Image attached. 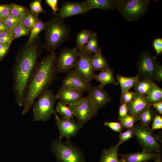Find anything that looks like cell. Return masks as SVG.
I'll return each mask as SVG.
<instances>
[{
	"label": "cell",
	"mask_w": 162,
	"mask_h": 162,
	"mask_svg": "<svg viewBox=\"0 0 162 162\" xmlns=\"http://www.w3.org/2000/svg\"><path fill=\"white\" fill-rule=\"evenodd\" d=\"M116 79L120 84L121 89V95L136 85L139 80L137 75L132 77H127L121 75H118Z\"/></svg>",
	"instance_id": "obj_22"
},
{
	"label": "cell",
	"mask_w": 162,
	"mask_h": 162,
	"mask_svg": "<svg viewBox=\"0 0 162 162\" xmlns=\"http://www.w3.org/2000/svg\"><path fill=\"white\" fill-rule=\"evenodd\" d=\"M92 68L94 72L110 68V66L101 53V49L94 54L92 60Z\"/></svg>",
	"instance_id": "obj_23"
},
{
	"label": "cell",
	"mask_w": 162,
	"mask_h": 162,
	"mask_svg": "<svg viewBox=\"0 0 162 162\" xmlns=\"http://www.w3.org/2000/svg\"><path fill=\"white\" fill-rule=\"evenodd\" d=\"M8 30L10 29L3 22L0 20V32Z\"/></svg>",
	"instance_id": "obj_50"
},
{
	"label": "cell",
	"mask_w": 162,
	"mask_h": 162,
	"mask_svg": "<svg viewBox=\"0 0 162 162\" xmlns=\"http://www.w3.org/2000/svg\"><path fill=\"white\" fill-rule=\"evenodd\" d=\"M62 86L82 92H88L91 86L90 82L72 71L67 74L62 81Z\"/></svg>",
	"instance_id": "obj_15"
},
{
	"label": "cell",
	"mask_w": 162,
	"mask_h": 162,
	"mask_svg": "<svg viewBox=\"0 0 162 162\" xmlns=\"http://www.w3.org/2000/svg\"><path fill=\"white\" fill-rule=\"evenodd\" d=\"M123 128L127 129L132 128L134 123L138 120V116L128 114L124 117L118 119Z\"/></svg>",
	"instance_id": "obj_33"
},
{
	"label": "cell",
	"mask_w": 162,
	"mask_h": 162,
	"mask_svg": "<svg viewBox=\"0 0 162 162\" xmlns=\"http://www.w3.org/2000/svg\"><path fill=\"white\" fill-rule=\"evenodd\" d=\"M152 104L148 106L138 115V120L141 124L149 126L156 115Z\"/></svg>",
	"instance_id": "obj_25"
},
{
	"label": "cell",
	"mask_w": 162,
	"mask_h": 162,
	"mask_svg": "<svg viewBox=\"0 0 162 162\" xmlns=\"http://www.w3.org/2000/svg\"><path fill=\"white\" fill-rule=\"evenodd\" d=\"M47 22H44L39 19L30 32L28 40L26 43L27 44H31L34 40L38 37L39 34L44 30L47 25Z\"/></svg>",
	"instance_id": "obj_28"
},
{
	"label": "cell",
	"mask_w": 162,
	"mask_h": 162,
	"mask_svg": "<svg viewBox=\"0 0 162 162\" xmlns=\"http://www.w3.org/2000/svg\"><path fill=\"white\" fill-rule=\"evenodd\" d=\"M14 39L28 35L30 31L21 23H19L15 28L10 30Z\"/></svg>",
	"instance_id": "obj_34"
},
{
	"label": "cell",
	"mask_w": 162,
	"mask_h": 162,
	"mask_svg": "<svg viewBox=\"0 0 162 162\" xmlns=\"http://www.w3.org/2000/svg\"><path fill=\"white\" fill-rule=\"evenodd\" d=\"M104 124L116 132L120 133L122 130L123 128L119 122L107 121L105 122Z\"/></svg>",
	"instance_id": "obj_40"
},
{
	"label": "cell",
	"mask_w": 162,
	"mask_h": 162,
	"mask_svg": "<svg viewBox=\"0 0 162 162\" xmlns=\"http://www.w3.org/2000/svg\"><path fill=\"white\" fill-rule=\"evenodd\" d=\"M55 110L62 117L74 119V115L69 106L60 101L57 103Z\"/></svg>",
	"instance_id": "obj_31"
},
{
	"label": "cell",
	"mask_w": 162,
	"mask_h": 162,
	"mask_svg": "<svg viewBox=\"0 0 162 162\" xmlns=\"http://www.w3.org/2000/svg\"><path fill=\"white\" fill-rule=\"evenodd\" d=\"M10 15L20 20L29 12L27 8L16 4H11Z\"/></svg>",
	"instance_id": "obj_32"
},
{
	"label": "cell",
	"mask_w": 162,
	"mask_h": 162,
	"mask_svg": "<svg viewBox=\"0 0 162 162\" xmlns=\"http://www.w3.org/2000/svg\"><path fill=\"white\" fill-rule=\"evenodd\" d=\"M78 62L72 71L90 82L94 74L92 68V60L94 54H86L79 52Z\"/></svg>",
	"instance_id": "obj_12"
},
{
	"label": "cell",
	"mask_w": 162,
	"mask_h": 162,
	"mask_svg": "<svg viewBox=\"0 0 162 162\" xmlns=\"http://www.w3.org/2000/svg\"><path fill=\"white\" fill-rule=\"evenodd\" d=\"M56 57L55 52L50 53L38 62L26 88L22 114L28 112L38 97L58 79Z\"/></svg>",
	"instance_id": "obj_2"
},
{
	"label": "cell",
	"mask_w": 162,
	"mask_h": 162,
	"mask_svg": "<svg viewBox=\"0 0 162 162\" xmlns=\"http://www.w3.org/2000/svg\"><path fill=\"white\" fill-rule=\"evenodd\" d=\"M14 40L13 35L1 38L0 39V44H11L12 41Z\"/></svg>",
	"instance_id": "obj_47"
},
{
	"label": "cell",
	"mask_w": 162,
	"mask_h": 162,
	"mask_svg": "<svg viewBox=\"0 0 162 162\" xmlns=\"http://www.w3.org/2000/svg\"><path fill=\"white\" fill-rule=\"evenodd\" d=\"M92 32L91 30L83 29L77 34L75 47L79 52L87 42Z\"/></svg>",
	"instance_id": "obj_26"
},
{
	"label": "cell",
	"mask_w": 162,
	"mask_h": 162,
	"mask_svg": "<svg viewBox=\"0 0 162 162\" xmlns=\"http://www.w3.org/2000/svg\"><path fill=\"white\" fill-rule=\"evenodd\" d=\"M128 107L127 104H121L119 109L118 119L122 118L128 114Z\"/></svg>",
	"instance_id": "obj_45"
},
{
	"label": "cell",
	"mask_w": 162,
	"mask_h": 162,
	"mask_svg": "<svg viewBox=\"0 0 162 162\" xmlns=\"http://www.w3.org/2000/svg\"><path fill=\"white\" fill-rule=\"evenodd\" d=\"M162 128V118L159 115H156L152 121L151 130L153 131Z\"/></svg>",
	"instance_id": "obj_41"
},
{
	"label": "cell",
	"mask_w": 162,
	"mask_h": 162,
	"mask_svg": "<svg viewBox=\"0 0 162 162\" xmlns=\"http://www.w3.org/2000/svg\"><path fill=\"white\" fill-rule=\"evenodd\" d=\"M79 56V52L76 47L62 49L56 58V68L58 72L67 74L71 72L76 65Z\"/></svg>",
	"instance_id": "obj_8"
},
{
	"label": "cell",
	"mask_w": 162,
	"mask_h": 162,
	"mask_svg": "<svg viewBox=\"0 0 162 162\" xmlns=\"http://www.w3.org/2000/svg\"><path fill=\"white\" fill-rule=\"evenodd\" d=\"M154 159V162H162L160 152L158 153L157 155Z\"/></svg>",
	"instance_id": "obj_51"
},
{
	"label": "cell",
	"mask_w": 162,
	"mask_h": 162,
	"mask_svg": "<svg viewBox=\"0 0 162 162\" xmlns=\"http://www.w3.org/2000/svg\"><path fill=\"white\" fill-rule=\"evenodd\" d=\"M119 143L112 146L102 151L99 162H124L122 159L118 158Z\"/></svg>",
	"instance_id": "obj_21"
},
{
	"label": "cell",
	"mask_w": 162,
	"mask_h": 162,
	"mask_svg": "<svg viewBox=\"0 0 162 162\" xmlns=\"http://www.w3.org/2000/svg\"><path fill=\"white\" fill-rule=\"evenodd\" d=\"M154 80L158 82L162 80V66L158 63L155 72Z\"/></svg>",
	"instance_id": "obj_46"
},
{
	"label": "cell",
	"mask_w": 162,
	"mask_h": 162,
	"mask_svg": "<svg viewBox=\"0 0 162 162\" xmlns=\"http://www.w3.org/2000/svg\"><path fill=\"white\" fill-rule=\"evenodd\" d=\"M147 101L152 104L162 100V88L154 83L148 94L146 96Z\"/></svg>",
	"instance_id": "obj_29"
},
{
	"label": "cell",
	"mask_w": 162,
	"mask_h": 162,
	"mask_svg": "<svg viewBox=\"0 0 162 162\" xmlns=\"http://www.w3.org/2000/svg\"><path fill=\"white\" fill-rule=\"evenodd\" d=\"M158 153L142 151L130 154H121L118 156L124 162H148L154 159Z\"/></svg>",
	"instance_id": "obj_18"
},
{
	"label": "cell",
	"mask_w": 162,
	"mask_h": 162,
	"mask_svg": "<svg viewBox=\"0 0 162 162\" xmlns=\"http://www.w3.org/2000/svg\"><path fill=\"white\" fill-rule=\"evenodd\" d=\"M55 116L56 124L59 132V138L60 139L63 137L69 139L71 137H74L83 126V124L74 119L60 118L57 114Z\"/></svg>",
	"instance_id": "obj_11"
},
{
	"label": "cell",
	"mask_w": 162,
	"mask_h": 162,
	"mask_svg": "<svg viewBox=\"0 0 162 162\" xmlns=\"http://www.w3.org/2000/svg\"><path fill=\"white\" fill-rule=\"evenodd\" d=\"M156 58L147 52L140 55L137 64L139 80H148L154 82L158 63Z\"/></svg>",
	"instance_id": "obj_9"
},
{
	"label": "cell",
	"mask_w": 162,
	"mask_h": 162,
	"mask_svg": "<svg viewBox=\"0 0 162 162\" xmlns=\"http://www.w3.org/2000/svg\"></svg>",
	"instance_id": "obj_52"
},
{
	"label": "cell",
	"mask_w": 162,
	"mask_h": 162,
	"mask_svg": "<svg viewBox=\"0 0 162 162\" xmlns=\"http://www.w3.org/2000/svg\"><path fill=\"white\" fill-rule=\"evenodd\" d=\"M151 104L147 100L146 96L136 92L132 100L127 104L128 114L138 116Z\"/></svg>",
	"instance_id": "obj_17"
},
{
	"label": "cell",
	"mask_w": 162,
	"mask_h": 162,
	"mask_svg": "<svg viewBox=\"0 0 162 162\" xmlns=\"http://www.w3.org/2000/svg\"><path fill=\"white\" fill-rule=\"evenodd\" d=\"M68 106L77 121L83 124L94 117L98 111L87 97H83L76 105Z\"/></svg>",
	"instance_id": "obj_10"
},
{
	"label": "cell",
	"mask_w": 162,
	"mask_h": 162,
	"mask_svg": "<svg viewBox=\"0 0 162 162\" xmlns=\"http://www.w3.org/2000/svg\"><path fill=\"white\" fill-rule=\"evenodd\" d=\"M39 19L38 15L30 10L28 13L20 20V23L31 31Z\"/></svg>",
	"instance_id": "obj_30"
},
{
	"label": "cell",
	"mask_w": 162,
	"mask_h": 162,
	"mask_svg": "<svg viewBox=\"0 0 162 162\" xmlns=\"http://www.w3.org/2000/svg\"><path fill=\"white\" fill-rule=\"evenodd\" d=\"M46 2L53 10L54 16H57V12L59 9L58 6L57 0H46Z\"/></svg>",
	"instance_id": "obj_44"
},
{
	"label": "cell",
	"mask_w": 162,
	"mask_h": 162,
	"mask_svg": "<svg viewBox=\"0 0 162 162\" xmlns=\"http://www.w3.org/2000/svg\"><path fill=\"white\" fill-rule=\"evenodd\" d=\"M43 48L38 36L31 44L22 45L17 52L11 72L14 94L20 106H23L27 86L38 63Z\"/></svg>",
	"instance_id": "obj_1"
},
{
	"label": "cell",
	"mask_w": 162,
	"mask_h": 162,
	"mask_svg": "<svg viewBox=\"0 0 162 162\" xmlns=\"http://www.w3.org/2000/svg\"><path fill=\"white\" fill-rule=\"evenodd\" d=\"M100 49L98 44L97 34L96 33L92 32L88 41L80 52L94 54Z\"/></svg>",
	"instance_id": "obj_24"
},
{
	"label": "cell",
	"mask_w": 162,
	"mask_h": 162,
	"mask_svg": "<svg viewBox=\"0 0 162 162\" xmlns=\"http://www.w3.org/2000/svg\"><path fill=\"white\" fill-rule=\"evenodd\" d=\"M13 35L10 30H8L0 32V39Z\"/></svg>",
	"instance_id": "obj_49"
},
{
	"label": "cell",
	"mask_w": 162,
	"mask_h": 162,
	"mask_svg": "<svg viewBox=\"0 0 162 162\" xmlns=\"http://www.w3.org/2000/svg\"><path fill=\"white\" fill-rule=\"evenodd\" d=\"M47 22L44 30L45 42L43 48L50 53L55 52L70 38L71 29L64 19L57 16H54Z\"/></svg>",
	"instance_id": "obj_3"
},
{
	"label": "cell",
	"mask_w": 162,
	"mask_h": 162,
	"mask_svg": "<svg viewBox=\"0 0 162 162\" xmlns=\"http://www.w3.org/2000/svg\"><path fill=\"white\" fill-rule=\"evenodd\" d=\"M136 92L128 91L122 95L120 98V104H128L133 99Z\"/></svg>",
	"instance_id": "obj_39"
},
{
	"label": "cell",
	"mask_w": 162,
	"mask_h": 162,
	"mask_svg": "<svg viewBox=\"0 0 162 162\" xmlns=\"http://www.w3.org/2000/svg\"><path fill=\"white\" fill-rule=\"evenodd\" d=\"M37 99L32 106L33 121H46L57 114L54 106L57 99L52 90H46Z\"/></svg>",
	"instance_id": "obj_5"
},
{
	"label": "cell",
	"mask_w": 162,
	"mask_h": 162,
	"mask_svg": "<svg viewBox=\"0 0 162 162\" xmlns=\"http://www.w3.org/2000/svg\"><path fill=\"white\" fill-rule=\"evenodd\" d=\"M82 3L88 7L90 10L92 9H98L107 10L117 7L118 1L111 0H86Z\"/></svg>",
	"instance_id": "obj_20"
},
{
	"label": "cell",
	"mask_w": 162,
	"mask_h": 162,
	"mask_svg": "<svg viewBox=\"0 0 162 162\" xmlns=\"http://www.w3.org/2000/svg\"><path fill=\"white\" fill-rule=\"evenodd\" d=\"M50 147L57 162H86L82 152L69 139L65 141L59 138L53 140Z\"/></svg>",
	"instance_id": "obj_4"
},
{
	"label": "cell",
	"mask_w": 162,
	"mask_h": 162,
	"mask_svg": "<svg viewBox=\"0 0 162 162\" xmlns=\"http://www.w3.org/2000/svg\"><path fill=\"white\" fill-rule=\"evenodd\" d=\"M153 107L156 109L159 113L162 114V101L151 104Z\"/></svg>",
	"instance_id": "obj_48"
},
{
	"label": "cell",
	"mask_w": 162,
	"mask_h": 162,
	"mask_svg": "<svg viewBox=\"0 0 162 162\" xmlns=\"http://www.w3.org/2000/svg\"><path fill=\"white\" fill-rule=\"evenodd\" d=\"M41 1L40 0H36L32 1L29 4L30 11L38 15L40 13H45L46 12L43 9L41 5Z\"/></svg>",
	"instance_id": "obj_36"
},
{
	"label": "cell",
	"mask_w": 162,
	"mask_h": 162,
	"mask_svg": "<svg viewBox=\"0 0 162 162\" xmlns=\"http://www.w3.org/2000/svg\"><path fill=\"white\" fill-rule=\"evenodd\" d=\"M11 44H0V60H1L7 54Z\"/></svg>",
	"instance_id": "obj_43"
},
{
	"label": "cell",
	"mask_w": 162,
	"mask_h": 162,
	"mask_svg": "<svg viewBox=\"0 0 162 162\" xmlns=\"http://www.w3.org/2000/svg\"><path fill=\"white\" fill-rule=\"evenodd\" d=\"M153 44L156 52L155 56H154L156 58V56L162 52V39L159 38L155 39L153 42Z\"/></svg>",
	"instance_id": "obj_42"
},
{
	"label": "cell",
	"mask_w": 162,
	"mask_h": 162,
	"mask_svg": "<svg viewBox=\"0 0 162 162\" xmlns=\"http://www.w3.org/2000/svg\"><path fill=\"white\" fill-rule=\"evenodd\" d=\"M150 0L118 1L117 7L122 16L128 21H137L148 10Z\"/></svg>",
	"instance_id": "obj_7"
},
{
	"label": "cell",
	"mask_w": 162,
	"mask_h": 162,
	"mask_svg": "<svg viewBox=\"0 0 162 162\" xmlns=\"http://www.w3.org/2000/svg\"><path fill=\"white\" fill-rule=\"evenodd\" d=\"M12 30L20 23V19L10 15L6 18L1 20Z\"/></svg>",
	"instance_id": "obj_37"
},
{
	"label": "cell",
	"mask_w": 162,
	"mask_h": 162,
	"mask_svg": "<svg viewBox=\"0 0 162 162\" xmlns=\"http://www.w3.org/2000/svg\"><path fill=\"white\" fill-rule=\"evenodd\" d=\"M135 134L133 127L127 129L125 132L120 133L119 135V142L120 145L131 138L134 137Z\"/></svg>",
	"instance_id": "obj_35"
},
{
	"label": "cell",
	"mask_w": 162,
	"mask_h": 162,
	"mask_svg": "<svg viewBox=\"0 0 162 162\" xmlns=\"http://www.w3.org/2000/svg\"><path fill=\"white\" fill-rule=\"evenodd\" d=\"M11 4L0 5V20L6 18L10 15Z\"/></svg>",
	"instance_id": "obj_38"
},
{
	"label": "cell",
	"mask_w": 162,
	"mask_h": 162,
	"mask_svg": "<svg viewBox=\"0 0 162 162\" xmlns=\"http://www.w3.org/2000/svg\"><path fill=\"white\" fill-rule=\"evenodd\" d=\"M87 97L91 101L95 107L98 110L110 102L111 98L109 94L99 85L91 87Z\"/></svg>",
	"instance_id": "obj_16"
},
{
	"label": "cell",
	"mask_w": 162,
	"mask_h": 162,
	"mask_svg": "<svg viewBox=\"0 0 162 162\" xmlns=\"http://www.w3.org/2000/svg\"><path fill=\"white\" fill-rule=\"evenodd\" d=\"M113 72V70L111 68L102 70L98 74H94L93 79L100 82L99 86L103 88L109 84L117 85L118 82L114 77Z\"/></svg>",
	"instance_id": "obj_19"
},
{
	"label": "cell",
	"mask_w": 162,
	"mask_h": 162,
	"mask_svg": "<svg viewBox=\"0 0 162 162\" xmlns=\"http://www.w3.org/2000/svg\"><path fill=\"white\" fill-rule=\"evenodd\" d=\"M90 10L89 8L82 2L66 1L62 4L57 16L64 19L66 17L86 13Z\"/></svg>",
	"instance_id": "obj_13"
},
{
	"label": "cell",
	"mask_w": 162,
	"mask_h": 162,
	"mask_svg": "<svg viewBox=\"0 0 162 162\" xmlns=\"http://www.w3.org/2000/svg\"><path fill=\"white\" fill-rule=\"evenodd\" d=\"M56 96L57 100L68 106L77 104L83 98L82 92L63 86L59 88Z\"/></svg>",
	"instance_id": "obj_14"
},
{
	"label": "cell",
	"mask_w": 162,
	"mask_h": 162,
	"mask_svg": "<svg viewBox=\"0 0 162 162\" xmlns=\"http://www.w3.org/2000/svg\"><path fill=\"white\" fill-rule=\"evenodd\" d=\"M133 128L135 136L142 148V151L157 153L160 152L161 141L149 126L140 123L134 124Z\"/></svg>",
	"instance_id": "obj_6"
},
{
	"label": "cell",
	"mask_w": 162,
	"mask_h": 162,
	"mask_svg": "<svg viewBox=\"0 0 162 162\" xmlns=\"http://www.w3.org/2000/svg\"><path fill=\"white\" fill-rule=\"evenodd\" d=\"M154 83V82L149 80H139L134 87L135 92L147 96Z\"/></svg>",
	"instance_id": "obj_27"
}]
</instances>
